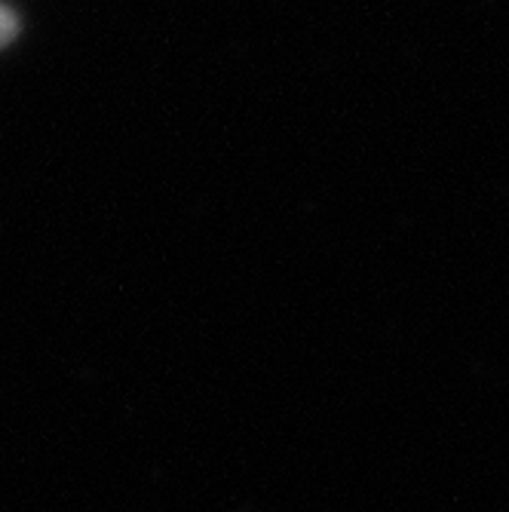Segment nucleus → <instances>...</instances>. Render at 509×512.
Masks as SVG:
<instances>
[{
	"instance_id": "1",
	"label": "nucleus",
	"mask_w": 509,
	"mask_h": 512,
	"mask_svg": "<svg viewBox=\"0 0 509 512\" xmlns=\"http://www.w3.org/2000/svg\"><path fill=\"white\" fill-rule=\"evenodd\" d=\"M13 37H16V16L7 7H0V46L10 43Z\"/></svg>"
}]
</instances>
